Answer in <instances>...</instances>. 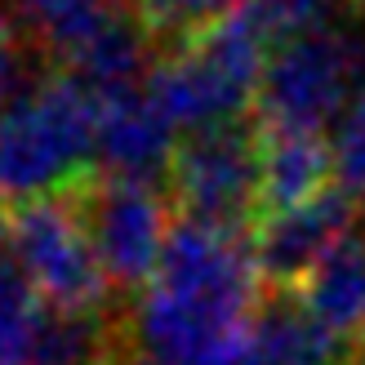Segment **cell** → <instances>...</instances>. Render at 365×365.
<instances>
[{
  "instance_id": "cell-15",
  "label": "cell",
  "mask_w": 365,
  "mask_h": 365,
  "mask_svg": "<svg viewBox=\"0 0 365 365\" xmlns=\"http://www.w3.org/2000/svg\"><path fill=\"white\" fill-rule=\"evenodd\" d=\"M23 58H36L27 31L18 27L5 9H0V112L14 103L9 94H14V81H18V67H23Z\"/></svg>"
},
{
  "instance_id": "cell-13",
  "label": "cell",
  "mask_w": 365,
  "mask_h": 365,
  "mask_svg": "<svg viewBox=\"0 0 365 365\" xmlns=\"http://www.w3.org/2000/svg\"><path fill=\"white\" fill-rule=\"evenodd\" d=\"M45 321V303L23 277V267L9 259L5 232H0V365H27L36 334Z\"/></svg>"
},
{
  "instance_id": "cell-3",
  "label": "cell",
  "mask_w": 365,
  "mask_h": 365,
  "mask_svg": "<svg viewBox=\"0 0 365 365\" xmlns=\"http://www.w3.org/2000/svg\"><path fill=\"white\" fill-rule=\"evenodd\" d=\"M365 89V41L321 27L285 41L267 58L254 94V120L267 134H325Z\"/></svg>"
},
{
  "instance_id": "cell-9",
  "label": "cell",
  "mask_w": 365,
  "mask_h": 365,
  "mask_svg": "<svg viewBox=\"0 0 365 365\" xmlns=\"http://www.w3.org/2000/svg\"><path fill=\"white\" fill-rule=\"evenodd\" d=\"M178 130L148 94V85L98 98V170L116 178L165 182Z\"/></svg>"
},
{
  "instance_id": "cell-6",
  "label": "cell",
  "mask_w": 365,
  "mask_h": 365,
  "mask_svg": "<svg viewBox=\"0 0 365 365\" xmlns=\"http://www.w3.org/2000/svg\"><path fill=\"white\" fill-rule=\"evenodd\" d=\"M81 214L94 236V250L103 259V272L112 281L120 303H134L152 285L160 254H165L170 227H174V200L165 182L143 178H116L94 174L81 187Z\"/></svg>"
},
{
  "instance_id": "cell-16",
  "label": "cell",
  "mask_w": 365,
  "mask_h": 365,
  "mask_svg": "<svg viewBox=\"0 0 365 365\" xmlns=\"http://www.w3.org/2000/svg\"><path fill=\"white\" fill-rule=\"evenodd\" d=\"M23 14H36V9H45V5H53V0H14Z\"/></svg>"
},
{
  "instance_id": "cell-7",
  "label": "cell",
  "mask_w": 365,
  "mask_h": 365,
  "mask_svg": "<svg viewBox=\"0 0 365 365\" xmlns=\"http://www.w3.org/2000/svg\"><path fill=\"white\" fill-rule=\"evenodd\" d=\"M365 227L361 200L343 187H330L312 205L263 214L250 227V254L267 289H303L307 277L330 259V254Z\"/></svg>"
},
{
  "instance_id": "cell-1",
  "label": "cell",
  "mask_w": 365,
  "mask_h": 365,
  "mask_svg": "<svg viewBox=\"0 0 365 365\" xmlns=\"http://www.w3.org/2000/svg\"><path fill=\"white\" fill-rule=\"evenodd\" d=\"M263 277L250 232L174 218L152 285L130 303V343L152 365H245Z\"/></svg>"
},
{
  "instance_id": "cell-17",
  "label": "cell",
  "mask_w": 365,
  "mask_h": 365,
  "mask_svg": "<svg viewBox=\"0 0 365 365\" xmlns=\"http://www.w3.org/2000/svg\"><path fill=\"white\" fill-rule=\"evenodd\" d=\"M116 365H152V361H148V356H138V352H130V356H120Z\"/></svg>"
},
{
  "instance_id": "cell-12",
  "label": "cell",
  "mask_w": 365,
  "mask_h": 365,
  "mask_svg": "<svg viewBox=\"0 0 365 365\" xmlns=\"http://www.w3.org/2000/svg\"><path fill=\"white\" fill-rule=\"evenodd\" d=\"M307 307L343 339H365V227H356L330 259H325L307 285L299 289Z\"/></svg>"
},
{
  "instance_id": "cell-5",
  "label": "cell",
  "mask_w": 365,
  "mask_h": 365,
  "mask_svg": "<svg viewBox=\"0 0 365 365\" xmlns=\"http://www.w3.org/2000/svg\"><path fill=\"white\" fill-rule=\"evenodd\" d=\"M178 218L223 232H250L263 218V130L254 112L214 130L182 134L165 170Z\"/></svg>"
},
{
  "instance_id": "cell-11",
  "label": "cell",
  "mask_w": 365,
  "mask_h": 365,
  "mask_svg": "<svg viewBox=\"0 0 365 365\" xmlns=\"http://www.w3.org/2000/svg\"><path fill=\"white\" fill-rule=\"evenodd\" d=\"M334 182V148L325 134H267L263 130V214L299 210Z\"/></svg>"
},
{
  "instance_id": "cell-14",
  "label": "cell",
  "mask_w": 365,
  "mask_h": 365,
  "mask_svg": "<svg viewBox=\"0 0 365 365\" xmlns=\"http://www.w3.org/2000/svg\"><path fill=\"white\" fill-rule=\"evenodd\" d=\"M330 148H334V182L348 196H365V89L348 103Z\"/></svg>"
},
{
  "instance_id": "cell-8",
  "label": "cell",
  "mask_w": 365,
  "mask_h": 365,
  "mask_svg": "<svg viewBox=\"0 0 365 365\" xmlns=\"http://www.w3.org/2000/svg\"><path fill=\"white\" fill-rule=\"evenodd\" d=\"M148 94L165 112V120L182 134L214 130L227 120H245L254 112V85L232 76L223 63H214L200 45H187L178 53L152 63Z\"/></svg>"
},
{
  "instance_id": "cell-2",
  "label": "cell",
  "mask_w": 365,
  "mask_h": 365,
  "mask_svg": "<svg viewBox=\"0 0 365 365\" xmlns=\"http://www.w3.org/2000/svg\"><path fill=\"white\" fill-rule=\"evenodd\" d=\"M98 174V98L58 67L0 112V210L76 196Z\"/></svg>"
},
{
  "instance_id": "cell-18",
  "label": "cell",
  "mask_w": 365,
  "mask_h": 365,
  "mask_svg": "<svg viewBox=\"0 0 365 365\" xmlns=\"http://www.w3.org/2000/svg\"><path fill=\"white\" fill-rule=\"evenodd\" d=\"M348 9H352V14L361 18V23H365V0H348Z\"/></svg>"
},
{
  "instance_id": "cell-10",
  "label": "cell",
  "mask_w": 365,
  "mask_h": 365,
  "mask_svg": "<svg viewBox=\"0 0 365 365\" xmlns=\"http://www.w3.org/2000/svg\"><path fill=\"white\" fill-rule=\"evenodd\" d=\"M245 365H352V339L334 334L299 289H263Z\"/></svg>"
},
{
  "instance_id": "cell-4",
  "label": "cell",
  "mask_w": 365,
  "mask_h": 365,
  "mask_svg": "<svg viewBox=\"0 0 365 365\" xmlns=\"http://www.w3.org/2000/svg\"><path fill=\"white\" fill-rule=\"evenodd\" d=\"M0 232H5L9 259L23 267L45 307H58V312L116 307V289L107 281L89 223L81 214V192L0 210Z\"/></svg>"
}]
</instances>
